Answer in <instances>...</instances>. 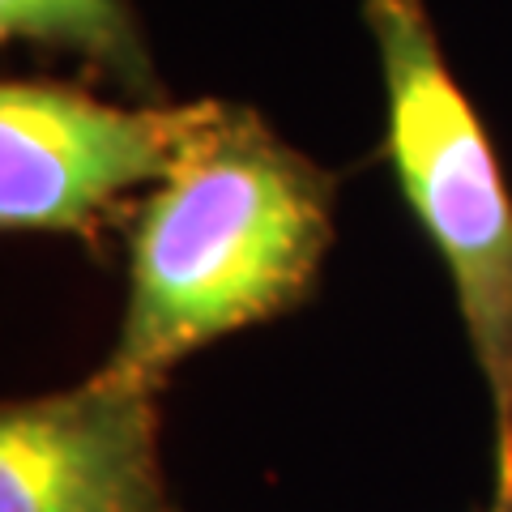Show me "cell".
<instances>
[{
  "mask_svg": "<svg viewBox=\"0 0 512 512\" xmlns=\"http://www.w3.org/2000/svg\"><path fill=\"white\" fill-rule=\"evenodd\" d=\"M333 171L256 111L210 99L128 227V299L103 367L163 384L192 350L286 316L333 244Z\"/></svg>",
  "mask_w": 512,
  "mask_h": 512,
  "instance_id": "obj_1",
  "label": "cell"
},
{
  "mask_svg": "<svg viewBox=\"0 0 512 512\" xmlns=\"http://www.w3.org/2000/svg\"><path fill=\"white\" fill-rule=\"evenodd\" d=\"M363 22L384 77V158L453 278L495 448H512V197L500 154L448 73L423 0H363Z\"/></svg>",
  "mask_w": 512,
  "mask_h": 512,
  "instance_id": "obj_2",
  "label": "cell"
},
{
  "mask_svg": "<svg viewBox=\"0 0 512 512\" xmlns=\"http://www.w3.org/2000/svg\"><path fill=\"white\" fill-rule=\"evenodd\" d=\"M201 103H107L64 82L0 86L5 231L90 235L120 192L167 180L205 120Z\"/></svg>",
  "mask_w": 512,
  "mask_h": 512,
  "instance_id": "obj_3",
  "label": "cell"
},
{
  "mask_svg": "<svg viewBox=\"0 0 512 512\" xmlns=\"http://www.w3.org/2000/svg\"><path fill=\"white\" fill-rule=\"evenodd\" d=\"M163 384L99 367L0 410V512H180L158 457Z\"/></svg>",
  "mask_w": 512,
  "mask_h": 512,
  "instance_id": "obj_4",
  "label": "cell"
},
{
  "mask_svg": "<svg viewBox=\"0 0 512 512\" xmlns=\"http://www.w3.org/2000/svg\"><path fill=\"white\" fill-rule=\"evenodd\" d=\"M0 39L69 47L141 99L158 94L154 60L128 0H0Z\"/></svg>",
  "mask_w": 512,
  "mask_h": 512,
  "instance_id": "obj_5",
  "label": "cell"
},
{
  "mask_svg": "<svg viewBox=\"0 0 512 512\" xmlns=\"http://www.w3.org/2000/svg\"><path fill=\"white\" fill-rule=\"evenodd\" d=\"M483 512H512V448H495V483Z\"/></svg>",
  "mask_w": 512,
  "mask_h": 512,
  "instance_id": "obj_6",
  "label": "cell"
}]
</instances>
